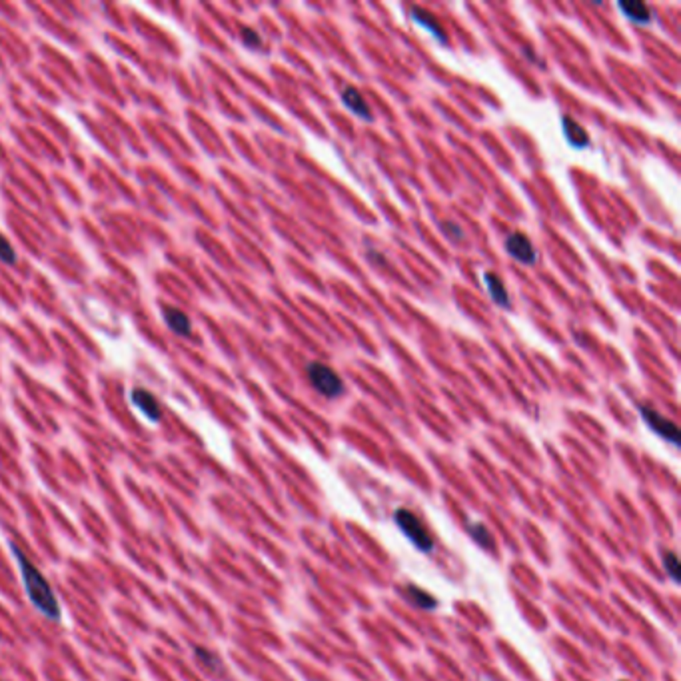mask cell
Instances as JSON below:
<instances>
[{
	"mask_svg": "<svg viewBox=\"0 0 681 681\" xmlns=\"http://www.w3.org/2000/svg\"><path fill=\"white\" fill-rule=\"evenodd\" d=\"M12 552L16 555V560H18L24 589H26V594L31 597L34 607H36L40 614H44L46 618L58 621V619H60V604H58V599L54 596L50 584H48L46 577L40 574V570L34 567V565L28 562V557L24 555V552H22L18 545L12 543Z\"/></svg>",
	"mask_w": 681,
	"mask_h": 681,
	"instance_id": "cell-1",
	"label": "cell"
},
{
	"mask_svg": "<svg viewBox=\"0 0 681 681\" xmlns=\"http://www.w3.org/2000/svg\"><path fill=\"white\" fill-rule=\"evenodd\" d=\"M306 376H308L310 386L324 398L336 400L346 392V386L342 382L340 374L328 364L324 362H310L306 366Z\"/></svg>",
	"mask_w": 681,
	"mask_h": 681,
	"instance_id": "cell-2",
	"label": "cell"
},
{
	"mask_svg": "<svg viewBox=\"0 0 681 681\" xmlns=\"http://www.w3.org/2000/svg\"><path fill=\"white\" fill-rule=\"evenodd\" d=\"M394 520L396 523H398V528L402 530V533H404L410 542L414 543L420 552H432L434 540H432V535H430V532L426 530V525L422 523V520L415 516L414 511L400 508V510H396Z\"/></svg>",
	"mask_w": 681,
	"mask_h": 681,
	"instance_id": "cell-3",
	"label": "cell"
},
{
	"mask_svg": "<svg viewBox=\"0 0 681 681\" xmlns=\"http://www.w3.org/2000/svg\"><path fill=\"white\" fill-rule=\"evenodd\" d=\"M639 412H641L643 422H645L658 436L663 437L665 442H670L673 446H680V427L675 426L671 420H668L665 415H661L660 412H655L650 405H641Z\"/></svg>",
	"mask_w": 681,
	"mask_h": 681,
	"instance_id": "cell-4",
	"label": "cell"
},
{
	"mask_svg": "<svg viewBox=\"0 0 681 681\" xmlns=\"http://www.w3.org/2000/svg\"><path fill=\"white\" fill-rule=\"evenodd\" d=\"M503 246H506V252H508L516 262H522L525 266H532V264H535V260H538V252H535V248H533L532 240L523 234V232H511V234L506 238Z\"/></svg>",
	"mask_w": 681,
	"mask_h": 681,
	"instance_id": "cell-5",
	"label": "cell"
},
{
	"mask_svg": "<svg viewBox=\"0 0 681 681\" xmlns=\"http://www.w3.org/2000/svg\"><path fill=\"white\" fill-rule=\"evenodd\" d=\"M342 102H344V107L348 108L352 114L364 118V120H368V122H372V112H370V107H368L366 98H364V94L358 90V88H356V86H348V88H344V92H342Z\"/></svg>",
	"mask_w": 681,
	"mask_h": 681,
	"instance_id": "cell-6",
	"label": "cell"
},
{
	"mask_svg": "<svg viewBox=\"0 0 681 681\" xmlns=\"http://www.w3.org/2000/svg\"><path fill=\"white\" fill-rule=\"evenodd\" d=\"M130 400H132V404L136 405L140 412L146 415L148 420H152V422H158L162 412H160V405L158 402H156V398L150 394V392L136 388V390H132Z\"/></svg>",
	"mask_w": 681,
	"mask_h": 681,
	"instance_id": "cell-7",
	"label": "cell"
},
{
	"mask_svg": "<svg viewBox=\"0 0 681 681\" xmlns=\"http://www.w3.org/2000/svg\"><path fill=\"white\" fill-rule=\"evenodd\" d=\"M164 320H166V326H168L174 334L184 336V338H188L192 334L190 320H188V316H186L182 310L164 308Z\"/></svg>",
	"mask_w": 681,
	"mask_h": 681,
	"instance_id": "cell-8",
	"label": "cell"
},
{
	"mask_svg": "<svg viewBox=\"0 0 681 681\" xmlns=\"http://www.w3.org/2000/svg\"><path fill=\"white\" fill-rule=\"evenodd\" d=\"M484 280H486L490 298L501 308H510V296H508V290H506V284L501 282V278L496 276L494 272H486Z\"/></svg>",
	"mask_w": 681,
	"mask_h": 681,
	"instance_id": "cell-9",
	"label": "cell"
},
{
	"mask_svg": "<svg viewBox=\"0 0 681 681\" xmlns=\"http://www.w3.org/2000/svg\"><path fill=\"white\" fill-rule=\"evenodd\" d=\"M564 134L567 142L575 148H584L589 142V134L586 132V128L570 116H564Z\"/></svg>",
	"mask_w": 681,
	"mask_h": 681,
	"instance_id": "cell-10",
	"label": "cell"
},
{
	"mask_svg": "<svg viewBox=\"0 0 681 681\" xmlns=\"http://www.w3.org/2000/svg\"><path fill=\"white\" fill-rule=\"evenodd\" d=\"M618 6L619 11L623 12V16L636 24H650L651 22L650 6L643 2H619Z\"/></svg>",
	"mask_w": 681,
	"mask_h": 681,
	"instance_id": "cell-11",
	"label": "cell"
},
{
	"mask_svg": "<svg viewBox=\"0 0 681 681\" xmlns=\"http://www.w3.org/2000/svg\"><path fill=\"white\" fill-rule=\"evenodd\" d=\"M412 18H414V21L420 24V26L427 28V32H432L434 36H437V40H444V43L447 40L446 34H444V28H442V26H440V24H437V22L434 21V18H432V16H430L426 11L414 9V11H412Z\"/></svg>",
	"mask_w": 681,
	"mask_h": 681,
	"instance_id": "cell-12",
	"label": "cell"
},
{
	"mask_svg": "<svg viewBox=\"0 0 681 681\" xmlns=\"http://www.w3.org/2000/svg\"><path fill=\"white\" fill-rule=\"evenodd\" d=\"M408 596H410L414 606L422 607V609H436L437 607L436 597L432 596V594H427V592H424L422 587L414 586V584L408 586Z\"/></svg>",
	"mask_w": 681,
	"mask_h": 681,
	"instance_id": "cell-13",
	"label": "cell"
},
{
	"mask_svg": "<svg viewBox=\"0 0 681 681\" xmlns=\"http://www.w3.org/2000/svg\"><path fill=\"white\" fill-rule=\"evenodd\" d=\"M194 655H196V660L202 663L204 668L208 671H212V673H218V671L222 670V665H220V660H218V655H214L212 651L204 650V648H196L194 650Z\"/></svg>",
	"mask_w": 681,
	"mask_h": 681,
	"instance_id": "cell-14",
	"label": "cell"
},
{
	"mask_svg": "<svg viewBox=\"0 0 681 681\" xmlns=\"http://www.w3.org/2000/svg\"><path fill=\"white\" fill-rule=\"evenodd\" d=\"M468 532L469 535H472V540L478 543V545H481V547H490L491 545L490 532H488V528H486L484 523H479V522L469 523Z\"/></svg>",
	"mask_w": 681,
	"mask_h": 681,
	"instance_id": "cell-15",
	"label": "cell"
},
{
	"mask_svg": "<svg viewBox=\"0 0 681 681\" xmlns=\"http://www.w3.org/2000/svg\"><path fill=\"white\" fill-rule=\"evenodd\" d=\"M663 565H665V572L670 574V577L675 582V584H680V560H677V555L675 552H665L663 554Z\"/></svg>",
	"mask_w": 681,
	"mask_h": 681,
	"instance_id": "cell-16",
	"label": "cell"
},
{
	"mask_svg": "<svg viewBox=\"0 0 681 681\" xmlns=\"http://www.w3.org/2000/svg\"><path fill=\"white\" fill-rule=\"evenodd\" d=\"M0 260L4 262V264H14L16 262V252H14V248L12 244L4 238V236L0 234Z\"/></svg>",
	"mask_w": 681,
	"mask_h": 681,
	"instance_id": "cell-17",
	"label": "cell"
},
{
	"mask_svg": "<svg viewBox=\"0 0 681 681\" xmlns=\"http://www.w3.org/2000/svg\"><path fill=\"white\" fill-rule=\"evenodd\" d=\"M242 40H244L246 46H250V48H260V46H262L260 34H258L254 28H248V26L242 28Z\"/></svg>",
	"mask_w": 681,
	"mask_h": 681,
	"instance_id": "cell-18",
	"label": "cell"
}]
</instances>
